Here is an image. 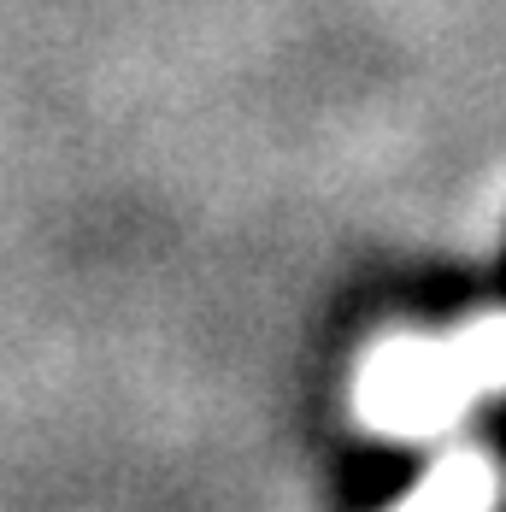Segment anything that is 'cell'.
<instances>
[{
	"mask_svg": "<svg viewBox=\"0 0 506 512\" xmlns=\"http://www.w3.org/2000/svg\"><path fill=\"white\" fill-rule=\"evenodd\" d=\"M359 401H365V418L383 424V430H424L454 407L448 359L424 354V348H389L365 371Z\"/></svg>",
	"mask_w": 506,
	"mask_h": 512,
	"instance_id": "obj_1",
	"label": "cell"
},
{
	"mask_svg": "<svg viewBox=\"0 0 506 512\" xmlns=\"http://www.w3.org/2000/svg\"><path fill=\"white\" fill-rule=\"evenodd\" d=\"M477 501H483V471L477 465H442L406 495L401 512H477Z\"/></svg>",
	"mask_w": 506,
	"mask_h": 512,
	"instance_id": "obj_2",
	"label": "cell"
},
{
	"mask_svg": "<svg viewBox=\"0 0 506 512\" xmlns=\"http://www.w3.org/2000/svg\"><path fill=\"white\" fill-rule=\"evenodd\" d=\"M495 295L506 301V254H501V265H495Z\"/></svg>",
	"mask_w": 506,
	"mask_h": 512,
	"instance_id": "obj_3",
	"label": "cell"
}]
</instances>
